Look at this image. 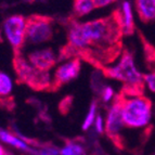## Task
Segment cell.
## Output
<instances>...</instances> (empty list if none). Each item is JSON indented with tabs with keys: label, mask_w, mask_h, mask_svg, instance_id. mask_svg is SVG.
I'll use <instances>...</instances> for the list:
<instances>
[{
	"label": "cell",
	"mask_w": 155,
	"mask_h": 155,
	"mask_svg": "<svg viewBox=\"0 0 155 155\" xmlns=\"http://www.w3.org/2000/svg\"><path fill=\"white\" fill-rule=\"evenodd\" d=\"M123 31L116 12L107 18L86 23L72 21L68 25V45L61 50V57L83 58L102 68L112 62L122 51Z\"/></svg>",
	"instance_id": "6da1fadb"
},
{
	"label": "cell",
	"mask_w": 155,
	"mask_h": 155,
	"mask_svg": "<svg viewBox=\"0 0 155 155\" xmlns=\"http://www.w3.org/2000/svg\"><path fill=\"white\" fill-rule=\"evenodd\" d=\"M101 70L103 71V74L107 77L114 78L124 84L122 92L125 96L134 97L143 94V89H144L143 75L137 70L134 58L129 51L125 50L123 52L122 58L115 66H103Z\"/></svg>",
	"instance_id": "7a4b0ae2"
},
{
	"label": "cell",
	"mask_w": 155,
	"mask_h": 155,
	"mask_svg": "<svg viewBox=\"0 0 155 155\" xmlns=\"http://www.w3.org/2000/svg\"><path fill=\"white\" fill-rule=\"evenodd\" d=\"M122 101V117L124 127L137 129L149 125L152 114V102L144 96L127 97L119 93Z\"/></svg>",
	"instance_id": "3957f363"
},
{
	"label": "cell",
	"mask_w": 155,
	"mask_h": 155,
	"mask_svg": "<svg viewBox=\"0 0 155 155\" xmlns=\"http://www.w3.org/2000/svg\"><path fill=\"white\" fill-rule=\"evenodd\" d=\"M18 53V52H16ZM14 67L18 74V80L21 83L27 84L35 90H45L51 89L52 79L49 72H41L33 67L26 58L18 52L14 58Z\"/></svg>",
	"instance_id": "277c9868"
},
{
	"label": "cell",
	"mask_w": 155,
	"mask_h": 155,
	"mask_svg": "<svg viewBox=\"0 0 155 155\" xmlns=\"http://www.w3.org/2000/svg\"><path fill=\"white\" fill-rule=\"evenodd\" d=\"M53 18L42 15H33L26 18L25 44L41 45L53 37Z\"/></svg>",
	"instance_id": "5b68a950"
},
{
	"label": "cell",
	"mask_w": 155,
	"mask_h": 155,
	"mask_svg": "<svg viewBox=\"0 0 155 155\" xmlns=\"http://www.w3.org/2000/svg\"><path fill=\"white\" fill-rule=\"evenodd\" d=\"M3 35L15 52H20L25 45L26 18L22 15H11L5 18L2 25Z\"/></svg>",
	"instance_id": "8992f818"
},
{
	"label": "cell",
	"mask_w": 155,
	"mask_h": 155,
	"mask_svg": "<svg viewBox=\"0 0 155 155\" xmlns=\"http://www.w3.org/2000/svg\"><path fill=\"white\" fill-rule=\"evenodd\" d=\"M123 127H124V124H123L122 117V101H120V96L118 94L115 97V101L107 113L105 123V134L112 140V142L119 149H123L125 147L123 138L120 136Z\"/></svg>",
	"instance_id": "52a82bcc"
},
{
	"label": "cell",
	"mask_w": 155,
	"mask_h": 155,
	"mask_svg": "<svg viewBox=\"0 0 155 155\" xmlns=\"http://www.w3.org/2000/svg\"><path fill=\"white\" fill-rule=\"evenodd\" d=\"M80 72V58L74 57L70 61L63 63L57 68L54 73V78L52 79L51 89L50 90H58L65 84L77 78Z\"/></svg>",
	"instance_id": "ba28073f"
},
{
	"label": "cell",
	"mask_w": 155,
	"mask_h": 155,
	"mask_svg": "<svg viewBox=\"0 0 155 155\" xmlns=\"http://www.w3.org/2000/svg\"><path fill=\"white\" fill-rule=\"evenodd\" d=\"M26 59L31 66L41 72H49L57 62V55L50 48L35 50L28 53Z\"/></svg>",
	"instance_id": "9c48e42d"
},
{
	"label": "cell",
	"mask_w": 155,
	"mask_h": 155,
	"mask_svg": "<svg viewBox=\"0 0 155 155\" xmlns=\"http://www.w3.org/2000/svg\"><path fill=\"white\" fill-rule=\"evenodd\" d=\"M117 18H118L119 25L122 28L123 34L125 35H131L134 33V16H132L131 5L128 1H124L122 8L115 10Z\"/></svg>",
	"instance_id": "30bf717a"
},
{
	"label": "cell",
	"mask_w": 155,
	"mask_h": 155,
	"mask_svg": "<svg viewBox=\"0 0 155 155\" xmlns=\"http://www.w3.org/2000/svg\"><path fill=\"white\" fill-rule=\"evenodd\" d=\"M136 9L140 20L144 23L155 20L154 0H136Z\"/></svg>",
	"instance_id": "8fae6325"
},
{
	"label": "cell",
	"mask_w": 155,
	"mask_h": 155,
	"mask_svg": "<svg viewBox=\"0 0 155 155\" xmlns=\"http://www.w3.org/2000/svg\"><path fill=\"white\" fill-rule=\"evenodd\" d=\"M96 9L93 0H74V14L77 18L86 15Z\"/></svg>",
	"instance_id": "7c38bea8"
},
{
	"label": "cell",
	"mask_w": 155,
	"mask_h": 155,
	"mask_svg": "<svg viewBox=\"0 0 155 155\" xmlns=\"http://www.w3.org/2000/svg\"><path fill=\"white\" fill-rule=\"evenodd\" d=\"M0 139L2 140L3 142L11 144L15 147H18V149H22V150H25V151H31V149H29L28 144H26L23 140L18 139L14 134H10V132H8V131L0 130Z\"/></svg>",
	"instance_id": "4fadbf2b"
},
{
	"label": "cell",
	"mask_w": 155,
	"mask_h": 155,
	"mask_svg": "<svg viewBox=\"0 0 155 155\" xmlns=\"http://www.w3.org/2000/svg\"><path fill=\"white\" fill-rule=\"evenodd\" d=\"M13 80L5 72L0 71V97H8L12 93Z\"/></svg>",
	"instance_id": "5bb4252c"
},
{
	"label": "cell",
	"mask_w": 155,
	"mask_h": 155,
	"mask_svg": "<svg viewBox=\"0 0 155 155\" xmlns=\"http://www.w3.org/2000/svg\"><path fill=\"white\" fill-rule=\"evenodd\" d=\"M60 155H85V151L79 143L67 141L65 147L60 151Z\"/></svg>",
	"instance_id": "9a60e30c"
},
{
	"label": "cell",
	"mask_w": 155,
	"mask_h": 155,
	"mask_svg": "<svg viewBox=\"0 0 155 155\" xmlns=\"http://www.w3.org/2000/svg\"><path fill=\"white\" fill-rule=\"evenodd\" d=\"M97 102L96 101H93L92 103H91L90 107H89V111L88 114H87V116L85 118V122L83 124V130H87L89 129V127L92 125V123L94 122V119H96V112H97Z\"/></svg>",
	"instance_id": "2e32d148"
},
{
	"label": "cell",
	"mask_w": 155,
	"mask_h": 155,
	"mask_svg": "<svg viewBox=\"0 0 155 155\" xmlns=\"http://www.w3.org/2000/svg\"><path fill=\"white\" fill-rule=\"evenodd\" d=\"M143 80H144V84H147V86L149 87V89L152 92H155V71L149 73L147 75H143Z\"/></svg>",
	"instance_id": "e0dca14e"
},
{
	"label": "cell",
	"mask_w": 155,
	"mask_h": 155,
	"mask_svg": "<svg viewBox=\"0 0 155 155\" xmlns=\"http://www.w3.org/2000/svg\"><path fill=\"white\" fill-rule=\"evenodd\" d=\"M72 97H66V98H64L61 101V103H60V111H61V113L66 114L67 112H70L71 106H72Z\"/></svg>",
	"instance_id": "ac0fdd59"
},
{
	"label": "cell",
	"mask_w": 155,
	"mask_h": 155,
	"mask_svg": "<svg viewBox=\"0 0 155 155\" xmlns=\"http://www.w3.org/2000/svg\"><path fill=\"white\" fill-rule=\"evenodd\" d=\"M115 96V93H114L113 89L109 86H104L103 88H102V91H101V97H102V101L103 102H109L111 101V99Z\"/></svg>",
	"instance_id": "d6986e66"
},
{
	"label": "cell",
	"mask_w": 155,
	"mask_h": 155,
	"mask_svg": "<svg viewBox=\"0 0 155 155\" xmlns=\"http://www.w3.org/2000/svg\"><path fill=\"white\" fill-rule=\"evenodd\" d=\"M115 1H117V0H93V3H94L96 8H103V7H106V5H112Z\"/></svg>",
	"instance_id": "ffe728a7"
},
{
	"label": "cell",
	"mask_w": 155,
	"mask_h": 155,
	"mask_svg": "<svg viewBox=\"0 0 155 155\" xmlns=\"http://www.w3.org/2000/svg\"><path fill=\"white\" fill-rule=\"evenodd\" d=\"M94 120H96V130L99 134H102L103 132V120H102V117L100 115H98Z\"/></svg>",
	"instance_id": "44dd1931"
},
{
	"label": "cell",
	"mask_w": 155,
	"mask_h": 155,
	"mask_svg": "<svg viewBox=\"0 0 155 155\" xmlns=\"http://www.w3.org/2000/svg\"><path fill=\"white\" fill-rule=\"evenodd\" d=\"M0 155H9L8 153H7V151L5 150V147L1 144H0Z\"/></svg>",
	"instance_id": "7402d4cb"
},
{
	"label": "cell",
	"mask_w": 155,
	"mask_h": 155,
	"mask_svg": "<svg viewBox=\"0 0 155 155\" xmlns=\"http://www.w3.org/2000/svg\"><path fill=\"white\" fill-rule=\"evenodd\" d=\"M154 2H155V0H154Z\"/></svg>",
	"instance_id": "603a6c76"
},
{
	"label": "cell",
	"mask_w": 155,
	"mask_h": 155,
	"mask_svg": "<svg viewBox=\"0 0 155 155\" xmlns=\"http://www.w3.org/2000/svg\"><path fill=\"white\" fill-rule=\"evenodd\" d=\"M154 155H155V154H154Z\"/></svg>",
	"instance_id": "cb8c5ba5"
}]
</instances>
